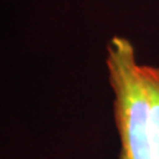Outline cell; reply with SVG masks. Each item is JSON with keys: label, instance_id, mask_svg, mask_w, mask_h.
Returning <instances> with one entry per match:
<instances>
[{"label": "cell", "instance_id": "cell-1", "mask_svg": "<svg viewBox=\"0 0 159 159\" xmlns=\"http://www.w3.org/2000/svg\"><path fill=\"white\" fill-rule=\"evenodd\" d=\"M106 50L119 159H159V68L137 62L125 37H112Z\"/></svg>", "mask_w": 159, "mask_h": 159}]
</instances>
